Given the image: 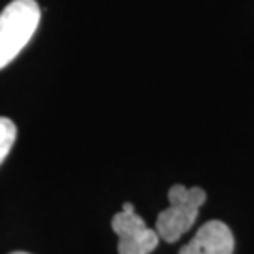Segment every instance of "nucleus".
Wrapping results in <instances>:
<instances>
[{"mask_svg":"<svg viewBox=\"0 0 254 254\" xmlns=\"http://www.w3.org/2000/svg\"><path fill=\"white\" fill-rule=\"evenodd\" d=\"M42 17L36 0H13L0 13V70L6 68L34 36Z\"/></svg>","mask_w":254,"mask_h":254,"instance_id":"1","label":"nucleus"},{"mask_svg":"<svg viewBox=\"0 0 254 254\" xmlns=\"http://www.w3.org/2000/svg\"><path fill=\"white\" fill-rule=\"evenodd\" d=\"M17 137V127L15 123L8 117H0V164L9 154L11 147Z\"/></svg>","mask_w":254,"mask_h":254,"instance_id":"5","label":"nucleus"},{"mask_svg":"<svg viewBox=\"0 0 254 254\" xmlns=\"http://www.w3.org/2000/svg\"><path fill=\"white\" fill-rule=\"evenodd\" d=\"M111 228L119 237V254H151L160 241L158 232L147 226L130 201L113 217Z\"/></svg>","mask_w":254,"mask_h":254,"instance_id":"3","label":"nucleus"},{"mask_svg":"<svg viewBox=\"0 0 254 254\" xmlns=\"http://www.w3.org/2000/svg\"><path fill=\"white\" fill-rule=\"evenodd\" d=\"M234 234L228 224L209 220L196 232L190 243L183 247L179 254H234Z\"/></svg>","mask_w":254,"mask_h":254,"instance_id":"4","label":"nucleus"},{"mask_svg":"<svg viewBox=\"0 0 254 254\" xmlns=\"http://www.w3.org/2000/svg\"><path fill=\"white\" fill-rule=\"evenodd\" d=\"M9 254H30V253H23V251H17V253H9Z\"/></svg>","mask_w":254,"mask_h":254,"instance_id":"6","label":"nucleus"},{"mask_svg":"<svg viewBox=\"0 0 254 254\" xmlns=\"http://www.w3.org/2000/svg\"><path fill=\"white\" fill-rule=\"evenodd\" d=\"M170 207L164 209L156 217V232L166 243H175L187 234L200 215V207L207 200V194L200 187L187 189L183 185H173L170 192Z\"/></svg>","mask_w":254,"mask_h":254,"instance_id":"2","label":"nucleus"}]
</instances>
